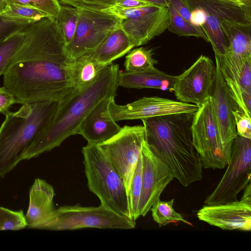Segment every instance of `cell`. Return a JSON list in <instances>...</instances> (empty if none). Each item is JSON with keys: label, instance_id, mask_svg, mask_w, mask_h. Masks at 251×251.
I'll list each match as a JSON object with an SVG mask.
<instances>
[{"label": "cell", "instance_id": "2", "mask_svg": "<svg viewBox=\"0 0 251 251\" xmlns=\"http://www.w3.org/2000/svg\"><path fill=\"white\" fill-rule=\"evenodd\" d=\"M194 115L171 114L142 120L145 142L184 187L202 178L201 159L192 137Z\"/></svg>", "mask_w": 251, "mask_h": 251}, {"label": "cell", "instance_id": "27", "mask_svg": "<svg viewBox=\"0 0 251 251\" xmlns=\"http://www.w3.org/2000/svg\"><path fill=\"white\" fill-rule=\"evenodd\" d=\"M0 15L7 19L25 21L29 24L50 17L33 7L15 4H6L4 10Z\"/></svg>", "mask_w": 251, "mask_h": 251}, {"label": "cell", "instance_id": "31", "mask_svg": "<svg viewBox=\"0 0 251 251\" xmlns=\"http://www.w3.org/2000/svg\"><path fill=\"white\" fill-rule=\"evenodd\" d=\"M5 4L30 6L54 18L57 17L61 8L58 0H5Z\"/></svg>", "mask_w": 251, "mask_h": 251}, {"label": "cell", "instance_id": "41", "mask_svg": "<svg viewBox=\"0 0 251 251\" xmlns=\"http://www.w3.org/2000/svg\"><path fill=\"white\" fill-rule=\"evenodd\" d=\"M5 6V0H0V14L3 11Z\"/></svg>", "mask_w": 251, "mask_h": 251}, {"label": "cell", "instance_id": "15", "mask_svg": "<svg viewBox=\"0 0 251 251\" xmlns=\"http://www.w3.org/2000/svg\"><path fill=\"white\" fill-rule=\"evenodd\" d=\"M240 201L204 205L197 213L198 219L223 230H251V183L244 189Z\"/></svg>", "mask_w": 251, "mask_h": 251}, {"label": "cell", "instance_id": "5", "mask_svg": "<svg viewBox=\"0 0 251 251\" xmlns=\"http://www.w3.org/2000/svg\"><path fill=\"white\" fill-rule=\"evenodd\" d=\"M81 152L88 188L100 205L133 220L125 182L105 154L98 145L88 143Z\"/></svg>", "mask_w": 251, "mask_h": 251}, {"label": "cell", "instance_id": "3", "mask_svg": "<svg viewBox=\"0 0 251 251\" xmlns=\"http://www.w3.org/2000/svg\"><path fill=\"white\" fill-rule=\"evenodd\" d=\"M119 71L118 64L106 66L89 86L80 92L74 90L61 101L54 117L26 151L23 159L36 157L77 134L81 123L98 103L117 95Z\"/></svg>", "mask_w": 251, "mask_h": 251}, {"label": "cell", "instance_id": "17", "mask_svg": "<svg viewBox=\"0 0 251 251\" xmlns=\"http://www.w3.org/2000/svg\"><path fill=\"white\" fill-rule=\"evenodd\" d=\"M215 60V78L210 97L222 143L225 147L231 148L237 135L232 112L238 105L228 90L216 58Z\"/></svg>", "mask_w": 251, "mask_h": 251}, {"label": "cell", "instance_id": "20", "mask_svg": "<svg viewBox=\"0 0 251 251\" xmlns=\"http://www.w3.org/2000/svg\"><path fill=\"white\" fill-rule=\"evenodd\" d=\"M176 77L158 69L141 73L120 71L118 85L126 88H153L172 92L174 91Z\"/></svg>", "mask_w": 251, "mask_h": 251}, {"label": "cell", "instance_id": "30", "mask_svg": "<svg viewBox=\"0 0 251 251\" xmlns=\"http://www.w3.org/2000/svg\"><path fill=\"white\" fill-rule=\"evenodd\" d=\"M27 227L22 210L14 211L0 207V230H19Z\"/></svg>", "mask_w": 251, "mask_h": 251}, {"label": "cell", "instance_id": "36", "mask_svg": "<svg viewBox=\"0 0 251 251\" xmlns=\"http://www.w3.org/2000/svg\"><path fill=\"white\" fill-rule=\"evenodd\" d=\"M17 103L15 96L5 87H0V113L5 115L9 112V108Z\"/></svg>", "mask_w": 251, "mask_h": 251}, {"label": "cell", "instance_id": "28", "mask_svg": "<svg viewBox=\"0 0 251 251\" xmlns=\"http://www.w3.org/2000/svg\"><path fill=\"white\" fill-rule=\"evenodd\" d=\"M24 37L23 30L0 43V75L4 74L19 50Z\"/></svg>", "mask_w": 251, "mask_h": 251}, {"label": "cell", "instance_id": "14", "mask_svg": "<svg viewBox=\"0 0 251 251\" xmlns=\"http://www.w3.org/2000/svg\"><path fill=\"white\" fill-rule=\"evenodd\" d=\"M215 73L212 60L201 55L187 70L176 76L173 92L176 99L200 107L210 96Z\"/></svg>", "mask_w": 251, "mask_h": 251}, {"label": "cell", "instance_id": "39", "mask_svg": "<svg viewBox=\"0 0 251 251\" xmlns=\"http://www.w3.org/2000/svg\"><path fill=\"white\" fill-rule=\"evenodd\" d=\"M150 3L152 4L168 7L169 2L168 0H140Z\"/></svg>", "mask_w": 251, "mask_h": 251}, {"label": "cell", "instance_id": "19", "mask_svg": "<svg viewBox=\"0 0 251 251\" xmlns=\"http://www.w3.org/2000/svg\"><path fill=\"white\" fill-rule=\"evenodd\" d=\"M29 202L25 215L27 227L33 228L47 221L52 215L54 208V190L46 180L36 178L29 192Z\"/></svg>", "mask_w": 251, "mask_h": 251}, {"label": "cell", "instance_id": "16", "mask_svg": "<svg viewBox=\"0 0 251 251\" xmlns=\"http://www.w3.org/2000/svg\"><path fill=\"white\" fill-rule=\"evenodd\" d=\"M141 154L142 174L139 214L145 217L174 177L169 167L151 151L145 141Z\"/></svg>", "mask_w": 251, "mask_h": 251}, {"label": "cell", "instance_id": "10", "mask_svg": "<svg viewBox=\"0 0 251 251\" xmlns=\"http://www.w3.org/2000/svg\"><path fill=\"white\" fill-rule=\"evenodd\" d=\"M79 12L75 34L66 46L67 54L71 61L94 51L115 29L121 25L123 20L103 10L79 9Z\"/></svg>", "mask_w": 251, "mask_h": 251}, {"label": "cell", "instance_id": "22", "mask_svg": "<svg viewBox=\"0 0 251 251\" xmlns=\"http://www.w3.org/2000/svg\"><path fill=\"white\" fill-rule=\"evenodd\" d=\"M89 54L84 55L71 62V77L74 91L80 92L97 78L104 68Z\"/></svg>", "mask_w": 251, "mask_h": 251}, {"label": "cell", "instance_id": "13", "mask_svg": "<svg viewBox=\"0 0 251 251\" xmlns=\"http://www.w3.org/2000/svg\"><path fill=\"white\" fill-rule=\"evenodd\" d=\"M114 98H110L108 107L102 114L104 117L115 122L142 120L171 114H195L199 108L195 104L157 96L143 97L126 105L116 104Z\"/></svg>", "mask_w": 251, "mask_h": 251}, {"label": "cell", "instance_id": "40", "mask_svg": "<svg viewBox=\"0 0 251 251\" xmlns=\"http://www.w3.org/2000/svg\"><path fill=\"white\" fill-rule=\"evenodd\" d=\"M242 6L251 5V0H227Z\"/></svg>", "mask_w": 251, "mask_h": 251}, {"label": "cell", "instance_id": "24", "mask_svg": "<svg viewBox=\"0 0 251 251\" xmlns=\"http://www.w3.org/2000/svg\"><path fill=\"white\" fill-rule=\"evenodd\" d=\"M174 202V199L169 201H161L160 199L157 200L150 209L153 220L160 227L179 222L192 226L181 214L175 210Z\"/></svg>", "mask_w": 251, "mask_h": 251}, {"label": "cell", "instance_id": "1", "mask_svg": "<svg viewBox=\"0 0 251 251\" xmlns=\"http://www.w3.org/2000/svg\"><path fill=\"white\" fill-rule=\"evenodd\" d=\"M19 50L3 75V86L17 103L63 101L74 91L71 62L55 18L45 17L23 29Z\"/></svg>", "mask_w": 251, "mask_h": 251}, {"label": "cell", "instance_id": "38", "mask_svg": "<svg viewBox=\"0 0 251 251\" xmlns=\"http://www.w3.org/2000/svg\"><path fill=\"white\" fill-rule=\"evenodd\" d=\"M152 4L140 0H118L114 6L122 8H132Z\"/></svg>", "mask_w": 251, "mask_h": 251}, {"label": "cell", "instance_id": "9", "mask_svg": "<svg viewBox=\"0 0 251 251\" xmlns=\"http://www.w3.org/2000/svg\"><path fill=\"white\" fill-rule=\"evenodd\" d=\"M227 166L220 182L206 198L205 205L237 201L238 194L251 182V139L237 135L232 142Z\"/></svg>", "mask_w": 251, "mask_h": 251}, {"label": "cell", "instance_id": "35", "mask_svg": "<svg viewBox=\"0 0 251 251\" xmlns=\"http://www.w3.org/2000/svg\"><path fill=\"white\" fill-rule=\"evenodd\" d=\"M237 134L240 136L251 139V119L239 106L233 110Z\"/></svg>", "mask_w": 251, "mask_h": 251}, {"label": "cell", "instance_id": "11", "mask_svg": "<svg viewBox=\"0 0 251 251\" xmlns=\"http://www.w3.org/2000/svg\"><path fill=\"white\" fill-rule=\"evenodd\" d=\"M145 141L143 126H125L113 137L98 145L123 178L129 200V190Z\"/></svg>", "mask_w": 251, "mask_h": 251}, {"label": "cell", "instance_id": "23", "mask_svg": "<svg viewBox=\"0 0 251 251\" xmlns=\"http://www.w3.org/2000/svg\"><path fill=\"white\" fill-rule=\"evenodd\" d=\"M151 49L144 47L131 50L126 56L124 63L126 71L129 73H141L156 70L154 65L157 61L152 56Z\"/></svg>", "mask_w": 251, "mask_h": 251}, {"label": "cell", "instance_id": "7", "mask_svg": "<svg viewBox=\"0 0 251 251\" xmlns=\"http://www.w3.org/2000/svg\"><path fill=\"white\" fill-rule=\"evenodd\" d=\"M191 133L203 168L222 169L228 164L231 148L222 143L210 96L194 115Z\"/></svg>", "mask_w": 251, "mask_h": 251}, {"label": "cell", "instance_id": "21", "mask_svg": "<svg viewBox=\"0 0 251 251\" xmlns=\"http://www.w3.org/2000/svg\"><path fill=\"white\" fill-rule=\"evenodd\" d=\"M135 45L121 26L115 29L92 53L90 57L106 66L129 52Z\"/></svg>", "mask_w": 251, "mask_h": 251}, {"label": "cell", "instance_id": "29", "mask_svg": "<svg viewBox=\"0 0 251 251\" xmlns=\"http://www.w3.org/2000/svg\"><path fill=\"white\" fill-rule=\"evenodd\" d=\"M142 160L141 154H140L134 172L129 190L130 207L132 219L134 221H136L140 217L139 204L142 188Z\"/></svg>", "mask_w": 251, "mask_h": 251}, {"label": "cell", "instance_id": "34", "mask_svg": "<svg viewBox=\"0 0 251 251\" xmlns=\"http://www.w3.org/2000/svg\"><path fill=\"white\" fill-rule=\"evenodd\" d=\"M29 24L25 21L7 19L0 15V43L23 30Z\"/></svg>", "mask_w": 251, "mask_h": 251}, {"label": "cell", "instance_id": "12", "mask_svg": "<svg viewBox=\"0 0 251 251\" xmlns=\"http://www.w3.org/2000/svg\"><path fill=\"white\" fill-rule=\"evenodd\" d=\"M103 10L123 19L121 26L136 47L163 33L170 20L168 7L154 4L132 8L112 6Z\"/></svg>", "mask_w": 251, "mask_h": 251}, {"label": "cell", "instance_id": "6", "mask_svg": "<svg viewBox=\"0 0 251 251\" xmlns=\"http://www.w3.org/2000/svg\"><path fill=\"white\" fill-rule=\"evenodd\" d=\"M135 226V221L120 215L101 205L86 207L76 204L55 209L47 221L33 228L53 231L84 228L129 229Z\"/></svg>", "mask_w": 251, "mask_h": 251}, {"label": "cell", "instance_id": "26", "mask_svg": "<svg viewBox=\"0 0 251 251\" xmlns=\"http://www.w3.org/2000/svg\"><path fill=\"white\" fill-rule=\"evenodd\" d=\"M79 9L68 5H61L55 20L63 33L67 46L73 38L76 28L79 17Z\"/></svg>", "mask_w": 251, "mask_h": 251}, {"label": "cell", "instance_id": "4", "mask_svg": "<svg viewBox=\"0 0 251 251\" xmlns=\"http://www.w3.org/2000/svg\"><path fill=\"white\" fill-rule=\"evenodd\" d=\"M60 101L47 100L22 104L8 112L0 127V176L4 177L23 160L24 153L50 124Z\"/></svg>", "mask_w": 251, "mask_h": 251}, {"label": "cell", "instance_id": "18", "mask_svg": "<svg viewBox=\"0 0 251 251\" xmlns=\"http://www.w3.org/2000/svg\"><path fill=\"white\" fill-rule=\"evenodd\" d=\"M110 98L106 97L98 103L79 127L77 134L81 135L88 144H101L116 135L122 128L116 122L102 114L107 108Z\"/></svg>", "mask_w": 251, "mask_h": 251}, {"label": "cell", "instance_id": "37", "mask_svg": "<svg viewBox=\"0 0 251 251\" xmlns=\"http://www.w3.org/2000/svg\"><path fill=\"white\" fill-rule=\"evenodd\" d=\"M168 1L183 19L191 24V11L183 0H168Z\"/></svg>", "mask_w": 251, "mask_h": 251}, {"label": "cell", "instance_id": "32", "mask_svg": "<svg viewBox=\"0 0 251 251\" xmlns=\"http://www.w3.org/2000/svg\"><path fill=\"white\" fill-rule=\"evenodd\" d=\"M239 88L245 107L251 115V60L247 61L242 68Z\"/></svg>", "mask_w": 251, "mask_h": 251}, {"label": "cell", "instance_id": "33", "mask_svg": "<svg viewBox=\"0 0 251 251\" xmlns=\"http://www.w3.org/2000/svg\"><path fill=\"white\" fill-rule=\"evenodd\" d=\"M60 3L79 9L101 11L113 6L118 0H58Z\"/></svg>", "mask_w": 251, "mask_h": 251}, {"label": "cell", "instance_id": "25", "mask_svg": "<svg viewBox=\"0 0 251 251\" xmlns=\"http://www.w3.org/2000/svg\"><path fill=\"white\" fill-rule=\"evenodd\" d=\"M168 7L170 13V20L167 29L170 32L179 36L201 38L208 42L206 36L201 28L195 26L186 21L169 3Z\"/></svg>", "mask_w": 251, "mask_h": 251}, {"label": "cell", "instance_id": "8", "mask_svg": "<svg viewBox=\"0 0 251 251\" xmlns=\"http://www.w3.org/2000/svg\"><path fill=\"white\" fill-rule=\"evenodd\" d=\"M188 7L200 9L204 16L201 27L215 54L224 55L228 47L223 30L224 21L251 25V5L242 6L227 0H183Z\"/></svg>", "mask_w": 251, "mask_h": 251}]
</instances>
